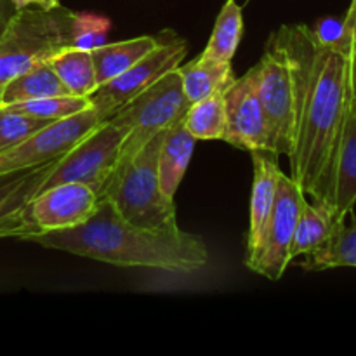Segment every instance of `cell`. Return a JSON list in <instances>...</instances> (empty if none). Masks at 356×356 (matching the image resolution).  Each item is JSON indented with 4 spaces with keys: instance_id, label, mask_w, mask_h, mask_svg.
Wrapping results in <instances>:
<instances>
[{
    "instance_id": "cell-1",
    "label": "cell",
    "mask_w": 356,
    "mask_h": 356,
    "mask_svg": "<svg viewBox=\"0 0 356 356\" xmlns=\"http://www.w3.org/2000/svg\"><path fill=\"white\" fill-rule=\"evenodd\" d=\"M294 92V138L289 176L313 202L334 205V172L351 101V44L320 40L308 24H282L277 33Z\"/></svg>"
},
{
    "instance_id": "cell-2",
    "label": "cell",
    "mask_w": 356,
    "mask_h": 356,
    "mask_svg": "<svg viewBox=\"0 0 356 356\" xmlns=\"http://www.w3.org/2000/svg\"><path fill=\"white\" fill-rule=\"evenodd\" d=\"M23 242L63 250L120 268H148L191 275L209 264L204 240L186 232L163 233L132 225L108 198H99L87 221L59 232L30 235Z\"/></svg>"
},
{
    "instance_id": "cell-3",
    "label": "cell",
    "mask_w": 356,
    "mask_h": 356,
    "mask_svg": "<svg viewBox=\"0 0 356 356\" xmlns=\"http://www.w3.org/2000/svg\"><path fill=\"white\" fill-rule=\"evenodd\" d=\"M163 136L165 131L156 134L131 160L118 165L97 195L113 202L132 225L153 232L177 233L181 228L176 204L163 195L159 179V152Z\"/></svg>"
},
{
    "instance_id": "cell-4",
    "label": "cell",
    "mask_w": 356,
    "mask_h": 356,
    "mask_svg": "<svg viewBox=\"0 0 356 356\" xmlns=\"http://www.w3.org/2000/svg\"><path fill=\"white\" fill-rule=\"evenodd\" d=\"M73 16L75 13L61 3L52 9L16 10L0 37V89L21 73L73 47Z\"/></svg>"
},
{
    "instance_id": "cell-5",
    "label": "cell",
    "mask_w": 356,
    "mask_h": 356,
    "mask_svg": "<svg viewBox=\"0 0 356 356\" xmlns=\"http://www.w3.org/2000/svg\"><path fill=\"white\" fill-rule=\"evenodd\" d=\"M177 68L165 73L162 79L110 117L125 132L118 165L141 152L156 134L172 127L191 106L184 94L183 80Z\"/></svg>"
},
{
    "instance_id": "cell-6",
    "label": "cell",
    "mask_w": 356,
    "mask_h": 356,
    "mask_svg": "<svg viewBox=\"0 0 356 356\" xmlns=\"http://www.w3.org/2000/svg\"><path fill=\"white\" fill-rule=\"evenodd\" d=\"M99 204V195L82 183L56 184L38 191L13 214L0 219V238H26L68 229L87 221Z\"/></svg>"
},
{
    "instance_id": "cell-7",
    "label": "cell",
    "mask_w": 356,
    "mask_h": 356,
    "mask_svg": "<svg viewBox=\"0 0 356 356\" xmlns=\"http://www.w3.org/2000/svg\"><path fill=\"white\" fill-rule=\"evenodd\" d=\"M124 138L125 132L111 118L103 120L61 159H58L38 191L56 184L82 183L99 193L108 177L117 169Z\"/></svg>"
},
{
    "instance_id": "cell-8",
    "label": "cell",
    "mask_w": 356,
    "mask_h": 356,
    "mask_svg": "<svg viewBox=\"0 0 356 356\" xmlns=\"http://www.w3.org/2000/svg\"><path fill=\"white\" fill-rule=\"evenodd\" d=\"M305 202L306 193L302 191V188L291 176L280 170L275 204L259 245L256 247L254 252L247 254L243 259V264L250 271L273 282L284 277L289 264L292 263V238H294L296 226H298V219Z\"/></svg>"
},
{
    "instance_id": "cell-9",
    "label": "cell",
    "mask_w": 356,
    "mask_h": 356,
    "mask_svg": "<svg viewBox=\"0 0 356 356\" xmlns=\"http://www.w3.org/2000/svg\"><path fill=\"white\" fill-rule=\"evenodd\" d=\"M186 52L188 45L179 35L170 30L162 31L160 44L152 52L110 82L101 83L90 94V106L97 111L101 120H108L165 73L176 70L186 58Z\"/></svg>"
},
{
    "instance_id": "cell-10",
    "label": "cell",
    "mask_w": 356,
    "mask_h": 356,
    "mask_svg": "<svg viewBox=\"0 0 356 356\" xmlns=\"http://www.w3.org/2000/svg\"><path fill=\"white\" fill-rule=\"evenodd\" d=\"M256 89L266 115L270 152L289 156L294 138V92L287 58L280 42L271 35L256 66Z\"/></svg>"
},
{
    "instance_id": "cell-11",
    "label": "cell",
    "mask_w": 356,
    "mask_h": 356,
    "mask_svg": "<svg viewBox=\"0 0 356 356\" xmlns=\"http://www.w3.org/2000/svg\"><path fill=\"white\" fill-rule=\"evenodd\" d=\"M101 122L103 120L97 111L90 106L80 113L47 125L19 145L0 152V176L30 170L58 160Z\"/></svg>"
},
{
    "instance_id": "cell-12",
    "label": "cell",
    "mask_w": 356,
    "mask_h": 356,
    "mask_svg": "<svg viewBox=\"0 0 356 356\" xmlns=\"http://www.w3.org/2000/svg\"><path fill=\"white\" fill-rule=\"evenodd\" d=\"M226 132L222 141L245 152L270 149L266 115L256 89L254 66L225 89Z\"/></svg>"
},
{
    "instance_id": "cell-13",
    "label": "cell",
    "mask_w": 356,
    "mask_h": 356,
    "mask_svg": "<svg viewBox=\"0 0 356 356\" xmlns=\"http://www.w3.org/2000/svg\"><path fill=\"white\" fill-rule=\"evenodd\" d=\"M254 163V183H252V197H250V222L249 233H247L245 256L254 252L259 245L261 236H263L266 222L270 219L271 209L275 204V195H277L278 174V156L271 153L270 149H256L250 152Z\"/></svg>"
},
{
    "instance_id": "cell-14",
    "label": "cell",
    "mask_w": 356,
    "mask_h": 356,
    "mask_svg": "<svg viewBox=\"0 0 356 356\" xmlns=\"http://www.w3.org/2000/svg\"><path fill=\"white\" fill-rule=\"evenodd\" d=\"M332 204L341 218H348L356 207V99L353 96L348 106L337 149Z\"/></svg>"
},
{
    "instance_id": "cell-15",
    "label": "cell",
    "mask_w": 356,
    "mask_h": 356,
    "mask_svg": "<svg viewBox=\"0 0 356 356\" xmlns=\"http://www.w3.org/2000/svg\"><path fill=\"white\" fill-rule=\"evenodd\" d=\"M195 143L197 139L184 127L183 118L165 131L159 152V179L167 198L176 197L193 156Z\"/></svg>"
},
{
    "instance_id": "cell-16",
    "label": "cell",
    "mask_w": 356,
    "mask_h": 356,
    "mask_svg": "<svg viewBox=\"0 0 356 356\" xmlns=\"http://www.w3.org/2000/svg\"><path fill=\"white\" fill-rule=\"evenodd\" d=\"M344 219L346 218H341L337 214L334 205L325 204V202H312L309 204L306 200L302 204L294 238H292L291 259L294 261L301 256H308V254L320 249Z\"/></svg>"
},
{
    "instance_id": "cell-17",
    "label": "cell",
    "mask_w": 356,
    "mask_h": 356,
    "mask_svg": "<svg viewBox=\"0 0 356 356\" xmlns=\"http://www.w3.org/2000/svg\"><path fill=\"white\" fill-rule=\"evenodd\" d=\"M160 44V35H143L115 44H103L92 49L94 66H96L97 83H106L111 79L124 73L132 65L145 58Z\"/></svg>"
},
{
    "instance_id": "cell-18",
    "label": "cell",
    "mask_w": 356,
    "mask_h": 356,
    "mask_svg": "<svg viewBox=\"0 0 356 356\" xmlns=\"http://www.w3.org/2000/svg\"><path fill=\"white\" fill-rule=\"evenodd\" d=\"M350 222L344 219L330 238L315 252L308 254L301 268L306 271H325L334 268H356V214H348Z\"/></svg>"
},
{
    "instance_id": "cell-19",
    "label": "cell",
    "mask_w": 356,
    "mask_h": 356,
    "mask_svg": "<svg viewBox=\"0 0 356 356\" xmlns=\"http://www.w3.org/2000/svg\"><path fill=\"white\" fill-rule=\"evenodd\" d=\"M183 89L191 104L211 96L216 90L226 89L235 80L232 63L212 61L202 56L188 65H179Z\"/></svg>"
},
{
    "instance_id": "cell-20",
    "label": "cell",
    "mask_w": 356,
    "mask_h": 356,
    "mask_svg": "<svg viewBox=\"0 0 356 356\" xmlns=\"http://www.w3.org/2000/svg\"><path fill=\"white\" fill-rule=\"evenodd\" d=\"M49 63L72 96L89 97L99 87L90 51L68 47L56 54Z\"/></svg>"
},
{
    "instance_id": "cell-21",
    "label": "cell",
    "mask_w": 356,
    "mask_h": 356,
    "mask_svg": "<svg viewBox=\"0 0 356 356\" xmlns=\"http://www.w3.org/2000/svg\"><path fill=\"white\" fill-rule=\"evenodd\" d=\"M68 90L56 75L51 63H44L28 72L21 73L16 79L7 82L2 89V104L21 103V101L42 99V97L66 96Z\"/></svg>"
},
{
    "instance_id": "cell-22",
    "label": "cell",
    "mask_w": 356,
    "mask_h": 356,
    "mask_svg": "<svg viewBox=\"0 0 356 356\" xmlns=\"http://www.w3.org/2000/svg\"><path fill=\"white\" fill-rule=\"evenodd\" d=\"M243 35V14L242 7L236 0H226L222 9L216 17L214 30L211 38L205 45L202 58L212 59V61L232 63L240 40Z\"/></svg>"
},
{
    "instance_id": "cell-23",
    "label": "cell",
    "mask_w": 356,
    "mask_h": 356,
    "mask_svg": "<svg viewBox=\"0 0 356 356\" xmlns=\"http://www.w3.org/2000/svg\"><path fill=\"white\" fill-rule=\"evenodd\" d=\"M56 162L58 160H52V162L30 170H19V172H9L0 176V219L13 214L14 211L23 207L28 200L37 195L38 188L44 183Z\"/></svg>"
},
{
    "instance_id": "cell-24",
    "label": "cell",
    "mask_w": 356,
    "mask_h": 356,
    "mask_svg": "<svg viewBox=\"0 0 356 356\" xmlns=\"http://www.w3.org/2000/svg\"><path fill=\"white\" fill-rule=\"evenodd\" d=\"M184 127L195 139H222L226 132L225 89L216 90L211 96L197 101L188 108L183 117Z\"/></svg>"
},
{
    "instance_id": "cell-25",
    "label": "cell",
    "mask_w": 356,
    "mask_h": 356,
    "mask_svg": "<svg viewBox=\"0 0 356 356\" xmlns=\"http://www.w3.org/2000/svg\"><path fill=\"white\" fill-rule=\"evenodd\" d=\"M3 106H9L13 110L23 111V113L33 115L38 118H45V120L58 122L90 108V99L83 96L66 94V96L42 97V99L21 101V103L3 104Z\"/></svg>"
},
{
    "instance_id": "cell-26",
    "label": "cell",
    "mask_w": 356,
    "mask_h": 356,
    "mask_svg": "<svg viewBox=\"0 0 356 356\" xmlns=\"http://www.w3.org/2000/svg\"><path fill=\"white\" fill-rule=\"evenodd\" d=\"M54 124L45 118L33 117L9 106H0V152L19 145L47 125Z\"/></svg>"
},
{
    "instance_id": "cell-27",
    "label": "cell",
    "mask_w": 356,
    "mask_h": 356,
    "mask_svg": "<svg viewBox=\"0 0 356 356\" xmlns=\"http://www.w3.org/2000/svg\"><path fill=\"white\" fill-rule=\"evenodd\" d=\"M111 28V21L104 16L90 13H75L73 16V47L92 49L106 44V35Z\"/></svg>"
},
{
    "instance_id": "cell-28",
    "label": "cell",
    "mask_w": 356,
    "mask_h": 356,
    "mask_svg": "<svg viewBox=\"0 0 356 356\" xmlns=\"http://www.w3.org/2000/svg\"><path fill=\"white\" fill-rule=\"evenodd\" d=\"M16 6H14L13 0H0V37L6 31L7 24L13 19V16L16 14Z\"/></svg>"
},
{
    "instance_id": "cell-29",
    "label": "cell",
    "mask_w": 356,
    "mask_h": 356,
    "mask_svg": "<svg viewBox=\"0 0 356 356\" xmlns=\"http://www.w3.org/2000/svg\"><path fill=\"white\" fill-rule=\"evenodd\" d=\"M16 9H24V7L37 6L40 9H52V7L59 6V0H13Z\"/></svg>"
},
{
    "instance_id": "cell-30",
    "label": "cell",
    "mask_w": 356,
    "mask_h": 356,
    "mask_svg": "<svg viewBox=\"0 0 356 356\" xmlns=\"http://www.w3.org/2000/svg\"><path fill=\"white\" fill-rule=\"evenodd\" d=\"M344 21V28H346V31L350 33V37L356 40V0H351V6L350 9H348L346 16L343 17Z\"/></svg>"
},
{
    "instance_id": "cell-31",
    "label": "cell",
    "mask_w": 356,
    "mask_h": 356,
    "mask_svg": "<svg viewBox=\"0 0 356 356\" xmlns=\"http://www.w3.org/2000/svg\"><path fill=\"white\" fill-rule=\"evenodd\" d=\"M350 87L351 96L356 99V40H353L350 49Z\"/></svg>"
},
{
    "instance_id": "cell-32",
    "label": "cell",
    "mask_w": 356,
    "mask_h": 356,
    "mask_svg": "<svg viewBox=\"0 0 356 356\" xmlns=\"http://www.w3.org/2000/svg\"><path fill=\"white\" fill-rule=\"evenodd\" d=\"M0 104H2V89H0Z\"/></svg>"
},
{
    "instance_id": "cell-33",
    "label": "cell",
    "mask_w": 356,
    "mask_h": 356,
    "mask_svg": "<svg viewBox=\"0 0 356 356\" xmlns=\"http://www.w3.org/2000/svg\"><path fill=\"white\" fill-rule=\"evenodd\" d=\"M0 106H2V104H0Z\"/></svg>"
}]
</instances>
